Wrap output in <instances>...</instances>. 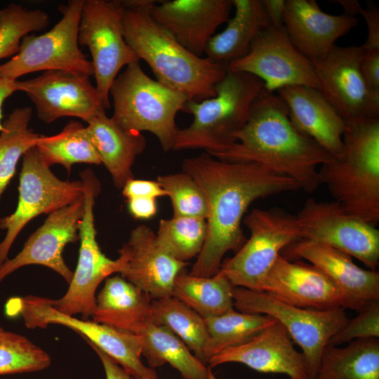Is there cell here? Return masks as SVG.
<instances>
[{"mask_svg": "<svg viewBox=\"0 0 379 379\" xmlns=\"http://www.w3.org/2000/svg\"><path fill=\"white\" fill-rule=\"evenodd\" d=\"M182 170L199 185L208 206L206 237L189 273L195 277L214 276L224 255L229 251L237 253L245 244L241 223L251 203L300 189L292 178L258 164L224 161L207 152L185 159Z\"/></svg>", "mask_w": 379, "mask_h": 379, "instance_id": "obj_1", "label": "cell"}, {"mask_svg": "<svg viewBox=\"0 0 379 379\" xmlns=\"http://www.w3.org/2000/svg\"><path fill=\"white\" fill-rule=\"evenodd\" d=\"M236 138L234 145L213 157L227 162L258 164L292 178L307 193L320 184L318 166L333 157L294 128L284 101L265 88L254 100L248 121Z\"/></svg>", "mask_w": 379, "mask_h": 379, "instance_id": "obj_2", "label": "cell"}, {"mask_svg": "<svg viewBox=\"0 0 379 379\" xmlns=\"http://www.w3.org/2000/svg\"><path fill=\"white\" fill-rule=\"evenodd\" d=\"M153 0H125L123 30L126 43L151 68L157 81L201 102L215 96L227 67L198 57L182 46L150 16Z\"/></svg>", "mask_w": 379, "mask_h": 379, "instance_id": "obj_3", "label": "cell"}, {"mask_svg": "<svg viewBox=\"0 0 379 379\" xmlns=\"http://www.w3.org/2000/svg\"><path fill=\"white\" fill-rule=\"evenodd\" d=\"M343 147L321 164L319 183L348 214L379 222V119L345 121Z\"/></svg>", "mask_w": 379, "mask_h": 379, "instance_id": "obj_4", "label": "cell"}, {"mask_svg": "<svg viewBox=\"0 0 379 379\" xmlns=\"http://www.w3.org/2000/svg\"><path fill=\"white\" fill-rule=\"evenodd\" d=\"M263 88L257 77L227 68L215 86V96L185 103L182 111L192 114L193 121L189 126L178 128L172 150L200 149L213 156L231 147Z\"/></svg>", "mask_w": 379, "mask_h": 379, "instance_id": "obj_5", "label": "cell"}, {"mask_svg": "<svg viewBox=\"0 0 379 379\" xmlns=\"http://www.w3.org/2000/svg\"><path fill=\"white\" fill-rule=\"evenodd\" d=\"M112 119L121 128L141 133L149 131L159 140L162 149L172 150L178 130L175 116L187 98L147 75L139 62L129 64L114 80Z\"/></svg>", "mask_w": 379, "mask_h": 379, "instance_id": "obj_6", "label": "cell"}, {"mask_svg": "<svg viewBox=\"0 0 379 379\" xmlns=\"http://www.w3.org/2000/svg\"><path fill=\"white\" fill-rule=\"evenodd\" d=\"M250 238L218 271L233 286L260 291V284L281 251L302 240L297 215L281 208H255L244 219Z\"/></svg>", "mask_w": 379, "mask_h": 379, "instance_id": "obj_7", "label": "cell"}, {"mask_svg": "<svg viewBox=\"0 0 379 379\" xmlns=\"http://www.w3.org/2000/svg\"><path fill=\"white\" fill-rule=\"evenodd\" d=\"M84 1L70 0L67 5H60L62 18L47 32L24 36L17 54L0 65V78L17 80L28 73L50 70L93 76V64L78 43Z\"/></svg>", "mask_w": 379, "mask_h": 379, "instance_id": "obj_8", "label": "cell"}, {"mask_svg": "<svg viewBox=\"0 0 379 379\" xmlns=\"http://www.w3.org/2000/svg\"><path fill=\"white\" fill-rule=\"evenodd\" d=\"M234 307L237 311L265 314L279 321L302 350L309 378L314 379L327 343L348 321L343 308L319 310L284 302L263 291L234 286Z\"/></svg>", "mask_w": 379, "mask_h": 379, "instance_id": "obj_9", "label": "cell"}, {"mask_svg": "<svg viewBox=\"0 0 379 379\" xmlns=\"http://www.w3.org/2000/svg\"><path fill=\"white\" fill-rule=\"evenodd\" d=\"M7 312L19 314L28 328H45L48 325L58 324L72 329L133 377L157 375L154 368L145 366L141 361L142 340L139 335L62 314L51 306L48 298L32 295L12 298L7 304Z\"/></svg>", "mask_w": 379, "mask_h": 379, "instance_id": "obj_10", "label": "cell"}, {"mask_svg": "<svg viewBox=\"0 0 379 379\" xmlns=\"http://www.w3.org/2000/svg\"><path fill=\"white\" fill-rule=\"evenodd\" d=\"M82 180H62L44 162L35 147L22 156L18 201L15 211L0 218L6 235L0 241V267L8 259L11 246L23 227L41 214H51L84 197Z\"/></svg>", "mask_w": 379, "mask_h": 379, "instance_id": "obj_11", "label": "cell"}, {"mask_svg": "<svg viewBox=\"0 0 379 379\" xmlns=\"http://www.w3.org/2000/svg\"><path fill=\"white\" fill-rule=\"evenodd\" d=\"M122 15L121 1L84 0L79 25L78 43L91 52L95 88L106 109L119 70L140 61L124 39Z\"/></svg>", "mask_w": 379, "mask_h": 379, "instance_id": "obj_12", "label": "cell"}, {"mask_svg": "<svg viewBox=\"0 0 379 379\" xmlns=\"http://www.w3.org/2000/svg\"><path fill=\"white\" fill-rule=\"evenodd\" d=\"M86 185L85 213L79 227L80 247L76 270L65 294L60 298H48L57 311L69 316L81 314L83 319L92 317L95 306V292L99 284L110 274L119 273L118 259L108 258L96 240L93 206L101 187L93 171L87 168L80 173Z\"/></svg>", "mask_w": 379, "mask_h": 379, "instance_id": "obj_13", "label": "cell"}, {"mask_svg": "<svg viewBox=\"0 0 379 379\" xmlns=\"http://www.w3.org/2000/svg\"><path fill=\"white\" fill-rule=\"evenodd\" d=\"M297 218L302 239L328 246L354 257L371 270L379 263V230L347 213L336 201L306 200Z\"/></svg>", "mask_w": 379, "mask_h": 379, "instance_id": "obj_14", "label": "cell"}, {"mask_svg": "<svg viewBox=\"0 0 379 379\" xmlns=\"http://www.w3.org/2000/svg\"><path fill=\"white\" fill-rule=\"evenodd\" d=\"M227 68L257 77L271 92L288 86L318 88L312 62L294 46L284 27L262 30L248 53Z\"/></svg>", "mask_w": 379, "mask_h": 379, "instance_id": "obj_15", "label": "cell"}, {"mask_svg": "<svg viewBox=\"0 0 379 379\" xmlns=\"http://www.w3.org/2000/svg\"><path fill=\"white\" fill-rule=\"evenodd\" d=\"M362 46H334L323 58L312 61L318 89L345 121L379 119L361 69Z\"/></svg>", "mask_w": 379, "mask_h": 379, "instance_id": "obj_16", "label": "cell"}, {"mask_svg": "<svg viewBox=\"0 0 379 379\" xmlns=\"http://www.w3.org/2000/svg\"><path fill=\"white\" fill-rule=\"evenodd\" d=\"M17 91L25 92L35 106L39 118L50 124L62 117L86 121L105 111L90 77L67 71H46L25 81L17 80Z\"/></svg>", "mask_w": 379, "mask_h": 379, "instance_id": "obj_17", "label": "cell"}, {"mask_svg": "<svg viewBox=\"0 0 379 379\" xmlns=\"http://www.w3.org/2000/svg\"><path fill=\"white\" fill-rule=\"evenodd\" d=\"M84 197L48 215L43 225L27 238L22 250L0 267V283L18 269L29 265L48 267L70 283L73 272L66 265L62 251L67 244L79 240V227L85 213Z\"/></svg>", "mask_w": 379, "mask_h": 379, "instance_id": "obj_18", "label": "cell"}, {"mask_svg": "<svg viewBox=\"0 0 379 379\" xmlns=\"http://www.w3.org/2000/svg\"><path fill=\"white\" fill-rule=\"evenodd\" d=\"M118 253L121 277L152 299L171 296L175 278L188 265L168 254L145 225L131 230L128 241Z\"/></svg>", "mask_w": 379, "mask_h": 379, "instance_id": "obj_19", "label": "cell"}, {"mask_svg": "<svg viewBox=\"0 0 379 379\" xmlns=\"http://www.w3.org/2000/svg\"><path fill=\"white\" fill-rule=\"evenodd\" d=\"M260 291L300 308H343L339 288L326 274L312 264L291 262L281 254L262 280Z\"/></svg>", "mask_w": 379, "mask_h": 379, "instance_id": "obj_20", "label": "cell"}, {"mask_svg": "<svg viewBox=\"0 0 379 379\" xmlns=\"http://www.w3.org/2000/svg\"><path fill=\"white\" fill-rule=\"evenodd\" d=\"M157 2V1H156ZM152 6L151 18L182 46L201 57L218 27L227 22L232 0H171Z\"/></svg>", "mask_w": 379, "mask_h": 379, "instance_id": "obj_21", "label": "cell"}, {"mask_svg": "<svg viewBox=\"0 0 379 379\" xmlns=\"http://www.w3.org/2000/svg\"><path fill=\"white\" fill-rule=\"evenodd\" d=\"M228 362L241 363L258 372L286 374L290 379H310L303 354L295 350L277 320L248 341L222 350L207 364L213 368Z\"/></svg>", "mask_w": 379, "mask_h": 379, "instance_id": "obj_22", "label": "cell"}, {"mask_svg": "<svg viewBox=\"0 0 379 379\" xmlns=\"http://www.w3.org/2000/svg\"><path fill=\"white\" fill-rule=\"evenodd\" d=\"M284 250L286 255L303 258L326 274L339 288L343 309L357 311L365 302L379 300V273L358 267L350 255L305 239Z\"/></svg>", "mask_w": 379, "mask_h": 379, "instance_id": "obj_23", "label": "cell"}, {"mask_svg": "<svg viewBox=\"0 0 379 379\" xmlns=\"http://www.w3.org/2000/svg\"><path fill=\"white\" fill-rule=\"evenodd\" d=\"M359 23L357 17L324 12L314 0H286L284 27L294 46L312 62Z\"/></svg>", "mask_w": 379, "mask_h": 379, "instance_id": "obj_24", "label": "cell"}, {"mask_svg": "<svg viewBox=\"0 0 379 379\" xmlns=\"http://www.w3.org/2000/svg\"><path fill=\"white\" fill-rule=\"evenodd\" d=\"M275 93L284 101L292 125L310 137L332 157L343 151L346 123L318 88L288 86Z\"/></svg>", "mask_w": 379, "mask_h": 379, "instance_id": "obj_25", "label": "cell"}, {"mask_svg": "<svg viewBox=\"0 0 379 379\" xmlns=\"http://www.w3.org/2000/svg\"><path fill=\"white\" fill-rule=\"evenodd\" d=\"M101 163L109 173L119 190L134 178L132 166L146 147V139L140 132L127 131L119 126L105 111L86 121Z\"/></svg>", "mask_w": 379, "mask_h": 379, "instance_id": "obj_26", "label": "cell"}, {"mask_svg": "<svg viewBox=\"0 0 379 379\" xmlns=\"http://www.w3.org/2000/svg\"><path fill=\"white\" fill-rule=\"evenodd\" d=\"M152 298L118 275L107 277L95 296L93 321L136 333L152 322Z\"/></svg>", "mask_w": 379, "mask_h": 379, "instance_id": "obj_27", "label": "cell"}, {"mask_svg": "<svg viewBox=\"0 0 379 379\" xmlns=\"http://www.w3.org/2000/svg\"><path fill=\"white\" fill-rule=\"evenodd\" d=\"M234 15L225 29L214 35L204 53L211 61L228 67L244 57L257 35L270 25L262 0H232Z\"/></svg>", "mask_w": 379, "mask_h": 379, "instance_id": "obj_28", "label": "cell"}, {"mask_svg": "<svg viewBox=\"0 0 379 379\" xmlns=\"http://www.w3.org/2000/svg\"><path fill=\"white\" fill-rule=\"evenodd\" d=\"M314 379H379V340L357 339L345 347L326 345Z\"/></svg>", "mask_w": 379, "mask_h": 379, "instance_id": "obj_29", "label": "cell"}, {"mask_svg": "<svg viewBox=\"0 0 379 379\" xmlns=\"http://www.w3.org/2000/svg\"><path fill=\"white\" fill-rule=\"evenodd\" d=\"M142 338L143 355L150 368L169 364L184 379H208V366L192 354L168 328L149 322L135 333Z\"/></svg>", "mask_w": 379, "mask_h": 379, "instance_id": "obj_30", "label": "cell"}, {"mask_svg": "<svg viewBox=\"0 0 379 379\" xmlns=\"http://www.w3.org/2000/svg\"><path fill=\"white\" fill-rule=\"evenodd\" d=\"M233 288L220 272L211 277H201L182 271L175 279L172 296L206 319L222 315L234 308Z\"/></svg>", "mask_w": 379, "mask_h": 379, "instance_id": "obj_31", "label": "cell"}, {"mask_svg": "<svg viewBox=\"0 0 379 379\" xmlns=\"http://www.w3.org/2000/svg\"><path fill=\"white\" fill-rule=\"evenodd\" d=\"M35 147L49 167L60 164L68 173L74 164H101L90 130L77 121L71 120L56 135H41Z\"/></svg>", "mask_w": 379, "mask_h": 379, "instance_id": "obj_32", "label": "cell"}, {"mask_svg": "<svg viewBox=\"0 0 379 379\" xmlns=\"http://www.w3.org/2000/svg\"><path fill=\"white\" fill-rule=\"evenodd\" d=\"M152 322L175 334L206 366L208 332L204 319L173 296L152 300Z\"/></svg>", "mask_w": 379, "mask_h": 379, "instance_id": "obj_33", "label": "cell"}, {"mask_svg": "<svg viewBox=\"0 0 379 379\" xmlns=\"http://www.w3.org/2000/svg\"><path fill=\"white\" fill-rule=\"evenodd\" d=\"M204 321L208 335L205 348L207 364L208 360L222 350L248 341L276 319L268 315L244 313L233 308Z\"/></svg>", "mask_w": 379, "mask_h": 379, "instance_id": "obj_34", "label": "cell"}, {"mask_svg": "<svg viewBox=\"0 0 379 379\" xmlns=\"http://www.w3.org/2000/svg\"><path fill=\"white\" fill-rule=\"evenodd\" d=\"M32 109L29 107L14 109L3 122L0 133V198L16 171L20 158L36 146L41 135L29 127Z\"/></svg>", "mask_w": 379, "mask_h": 379, "instance_id": "obj_35", "label": "cell"}, {"mask_svg": "<svg viewBox=\"0 0 379 379\" xmlns=\"http://www.w3.org/2000/svg\"><path fill=\"white\" fill-rule=\"evenodd\" d=\"M207 233L206 220L195 217H172L159 222L157 239L173 258L187 262L201 251Z\"/></svg>", "mask_w": 379, "mask_h": 379, "instance_id": "obj_36", "label": "cell"}, {"mask_svg": "<svg viewBox=\"0 0 379 379\" xmlns=\"http://www.w3.org/2000/svg\"><path fill=\"white\" fill-rule=\"evenodd\" d=\"M51 364L50 355L41 347L0 326V375L40 371Z\"/></svg>", "mask_w": 379, "mask_h": 379, "instance_id": "obj_37", "label": "cell"}, {"mask_svg": "<svg viewBox=\"0 0 379 379\" xmlns=\"http://www.w3.org/2000/svg\"><path fill=\"white\" fill-rule=\"evenodd\" d=\"M49 22L48 13L41 9L14 3L0 9V59L17 54L22 37L45 29Z\"/></svg>", "mask_w": 379, "mask_h": 379, "instance_id": "obj_38", "label": "cell"}, {"mask_svg": "<svg viewBox=\"0 0 379 379\" xmlns=\"http://www.w3.org/2000/svg\"><path fill=\"white\" fill-rule=\"evenodd\" d=\"M157 181L171 199L173 217H195L206 220L208 206L204 194L187 173L160 175Z\"/></svg>", "mask_w": 379, "mask_h": 379, "instance_id": "obj_39", "label": "cell"}, {"mask_svg": "<svg viewBox=\"0 0 379 379\" xmlns=\"http://www.w3.org/2000/svg\"><path fill=\"white\" fill-rule=\"evenodd\" d=\"M358 314L329 339L327 345L338 346L357 339L379 338V300L365 302Z\"/></svg>", "mask_w": 379, "mask_h": 379, "instance_id": "obj_40", "label": "cell"}, {"mask_svg": "<svg viewBox=\"0 0 379 379\" xmlns=\"http://www.w3.org/2000/svg\"><path fill=\"white\" fill-rule=\"evenodd\" d=\"M361 69L373 105L379 109V51L364 49Z\"/></svg>", "mask_w": 379, "mask_h": 379, "instance_id": "obj_41", "label": "cell"}, {"mask_svg": "<svg viewBox=\"0 0 379 379\" xmlns=\"http://www.w3.org/2000/svg\"><path fill=\"white\" fill-rule=\"evenodd\" d=\"M123 195L128 199L133 197H150L157 199L166 196V191L157 181L131 179L122 188Z\"/></svg>", "mask_w": 379, "mask_h": 379, "instance_id": "obj_42", "label": "cell"}, {"mask_svg": "<svg viewBox=\"0 0 379 379\" xmlns=\"http://www.w3.org/2000/svg\"><path fill=\"white\" fill-rule=\"evenodd\" d=\"M359 14L365 20L368 28L366 42L361 45L364 50L379 51V9L373 4L361 7Z\"/></svg>", "mask_w": 379, "mask_h": 379, "instance_id": "obj_43", "label": "cell"}, {"mask_svg": "<svg viewBox=\"0 0 379 379\" xmlns=\"http://www.w3.org/2000/svg\"><path fill=\"white\" fill-rule=\"evenodd\" d=\"M100 358L105 373L106 379H157V375L135 378L128 373L114 360L106 354L92 343L85 340Z\"/></svg>", "mask_w": 379, "mask_h": 379, "instance_id": "obj_44", "label": "cell"}, {"mask_svg": "<svg viewBox=\"0 0 379 379\" xmlns=\"http://www.w3.org/2000/svg\"><path fill=\"white\" fill-rule=\"evenodd\" d=\"M128 209L136 219H148L157 211L156 199L150 197H133L127 199Z\"/></svg>", "mask_w": 379, "mask_h": 379, "instance_id": "obj_45", "label": "cell"}, {"mask_svg": "<svg viewBox=\"0 0 379 379\" xmlns=\"http://www.w3.org/2000/svg\"><path fill=\"white\" fill-rule=\"evenodd\" d=\"M262 3L270 25L276 27H284L286 0H262Z\"/></svg>", "mask_w": 379, "mask_h": 379, "instance_id": "obj_46", "label": "cell"}, {"mask_svg": "<svg viewBox=\"0 0 379 379\" xmlns=\"http://www.w3.org/2000/svg\"><path fill=\"white\" fill-rule=\"evenodd\" d=\"M17 80L0 78V133L3 131L2 106L6 98L17 91Z\"/></svg>", "mask_w": 379, "mask_h": 379, "instance_id": "obj_47", "label": "cell"}, {"mask_svg": "<svg viewBox=\"0 0 379 379\" xmlns=\"http://www.w3.org/2000/svg\"><path fill=\"white\" fill-rule=\"evenodd\" d=\"M332 1L340 4L344 9L345 14L353 17L359 14V11L362 7L357 0H335Z\"/></svg>", "mask_w": 379, "mask_h": 379, "instance_id": "obj_48", "label": "cell"}, {"mask_svg": "<svg viewBox=\"0 0 379 379\" xmlns=\"http://www.w3.org/2000/svg\"><path fill=\"white\" fill-rule=\"evenodd\" d=\"M208 379H218L213 373V372L211 371V368H210L209 366H208Z\"/></svg>", "mask_w": 379, "mask_h": 379, "instance_id": "obj_49", "label": "cell"}]
</instances>
